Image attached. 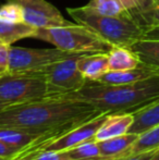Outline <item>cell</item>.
Here are the masks:
<instances>
[{
  "label": "cell",
  "instance_id": "7a4b0ae2",
  "mask_svg": "<svg viewBox=\"0 0 159 160\" xmlns=\"http://www.w3.org/2000/svg\"><path fill=\"white\" fill-rule=\"evenodd\" d=\"M64 96L88 102L106 113L133 112L159 99V76L119 85L87 81L80 91Z\"/></svg>",
  "mask_w": 159,
  "mask_h": 160
},
{
  "label": "cell",
  "instance_id": "1f68e13d",
  "mask_svg": "<svg viewBox=\"0 0 159 160\" xmlns=\"http://www.w3.org/2000/svg\"><path fill=\"white\" fill-rule=\"evenodd\" d=\"M10 1H14V0H10Z\"/></svg>",
  "mask_w": 159,
  "mask_h": 160
},
{
  "label": "cell",
  "instance_id": "5b68a950",
  "mask_svg": "<svg viewBox=\"0 0 159 160\" xmlns=\"http://www.w3.org/2000/svg\"><path fill=\"white\" fill-rule=\"evenodd\" d=\"M50 96L42 73H8L0 78V101L17 106Z\"/></svg>",
  "mask_w": 159,
  "mask_h": 160
},
{
  "label": "cell",
  "instance_id": "3957f363",
  "mask_svg": "<svg viewBox=\"0 0 159 160\" xmlns=\"http://www.w3.org/2000/svg\"><path fill=\"white\" fill-rule=\"evenodd\" d=\"M67 10L77 24L89 28L113 47L130 48L134 42L144 38L146 32L130 13L119 17H107L97 14L85 6L68 8Z\"/></svg>",
  "mask_w": 159,
  "mask_h": 160
},
{
  "label": "cell",
  "instance_id": "d4e9b609",
  "mask_svg": "<svg viewBox=\"0 0 159 160\" xmlns=\"http://www.w3.org/2000/svg\"><path fill=\"white\" fill-rule=\"evenodd\" d=\"M122 3L124 4V7L127 8V10L130 12V14L135 11H137L140 8H142L147 0H121Z\"/></svg>",
  "mask_w": 159,
  "mask_h": 160
},
{
  "label": "cell",
  "instance_id": "8fae6325",
  "mask_svg": "<svg viewBox=\"0 0 159 160\" xmlns=\"http://www.w3.org/2000/svg\"><path fill=\"white\" fill-rule=\"evenodd\" d=\"M138 134L127 133L121 136L112 137L98 142L100 158L104 160H123L132 144L137 138Z\"/></svg>",
  "mask_w": 159,
  "mask_h": 160
},
{
  "label": "cell",
  "instance_id": "52a82bcc",
  "mask_svg": "<svg viewBox=\"0 0 159 160\" xmlns=\"http://www.w3.org/2000/svg\"><path fill=\"white\" fill-rule=\"evenodd\" d=\"M86 53H75L49 65L42 74L49 86L51 97L64 96L80 91L87 80L77 68V60Z\"/></svg>",
  "mask_w": 159,
  "mask_h": 160
},
{
  "label": "cell",
  "instance_id": "e0dca14e",
  "mask_svg": "<svg viewBox=\"0 0 159 160\" xmlns=\"http://www.w3.org/2000/svg\"><path fill=\"white\" fill-rule=\"evenodd\" d=\"M157 149H159V124L138 134L137 138L127 152L125 158Z\"/></svg>",
  "mask_w": 159,
  "mask_h": 160
},
{
  "label": "cell",
  "instance_id": "44dd1931",
  "mask_svg": "<svg viewBox=\"0 0 159 160\" xmlns=\"http://www.w3.org/2000/svg\"><path fill=\"white\" fill-rule=\"evenodd\" d=\"M71 160H93L102 159L100 158L98 142L94 138L85 142L83 144L75 146L70 149H67Z\"/></svg>",
  "mask_w": 159,
  "mask_h": 160
},
{
  "label": "cell",
  "instance_id": "d6a6232c",
  "mask_svg": "<svg viewBox=\"0 0 159 160\" xmlns=\"http://www.w3.org/2000/svg\"><path fill=\"white\" fill-rule=\"evenodd\" d=\"M0 160H4V159H0Z\"/></svg>",
  "mask_w": 159,
  "mask_h": 160
},
{
  "label": "cell",
  "instance_id": "6da1fadb",
  "mask_svg": "<svg viewBox=\"0 0 159 160\" xmlns=\"http://www.w3.org/2000/svg\"><path fill=\"white\" fill-rule=\"evenodd\" d=\"M99 113L102 112L85 101L66 96L47 97L0 111V128H17L42 135V138L27 147L31 148L56 138Z\"/></svg>",
  "mask_w": 159,
  "mask_h": 160
},
{
  "label": "cell",
  "instance_id": "484cf974",
  "mask_svg": "<svg viewBox=\"0 0 159 160\" xmlns=\"http://www.w3.org/2000/svg\"><path fill=\"white\" fill-rule=\"evenodd\" d=\"M155 152H143V154L134 155V156H130L123 160H149L153 157V155L155 154Z\"/></svg>",
  "mask_w": 159,
  "mask_h": 160
},
{
  "label": "cell",
  "instance_id": "8992f818",
  "mask_svg": "<svg viewBox=\"0 0 159 160\" xmlns=\"http://www.w3.org/2000/svg\"><path fill=\"white\" fill-rule=\"evenodd\" d=\"M75 55L59 48L34 49L9 46V73H42L49 65Z\"/></svg>",
  "mask_w": 159,
  "mask_h": 160
},
{
  "label": "cell",
  "instance_id": "cb8c5ba5",
  "mask_svg": "<svg viewBox=\"0 0 159 160\" xmlns=\"http://www.w3.org/2000/svg\"><path fill=\"white\" fill-rule=\"evenodd\" d=\"M20 152L21 150L19 148L9 146L7 144H4L3 142L0 141V159L12 160Z\"/></svg>",
  "mask_w": 159,
  "mask_h": 160
},
{
  "label": "cell",
  "instance_id": "2e32d148",
  "mask_svg": "<svg viewBox=\"0 0 159 160\" xmlns=\"http://www.w3.org/2000/svg\"><path fill=\"white\" fill-rule=\"evenodd\" d=\"M37 28L26 23H6L0 21V40L7 46H12L13 42L27 37H34Z\"/></svg>",
  "mask_w": 159,
  "mask_h": 160
},
{
  "label": "cell",
  "instance_id": "30bf717a",
  "mask_svg": "<svg viewBox=\"0 0 159 160\" xmlns=\"http://www.w3.org/2000/svg\"><path fill=\"white\" fill-rule=\"evenodd\" d=\"M133 112H117L109 113L98 131L96 132L94 139L102 142L112 137L121 136L129 133L131 125L133 124Z\"/></svg>",
  "mask_w": 159,
  "mask_h": 160
},
{
  "label": "cell",
  "instance_id": "83f0119b",
  "mask_svg": "<svg viewBox=\"0 0 159 160\" xmlns=\"http://www.w3.org/2000/svg\"><path fill=\"white\" fill-rule=\"evenodd\" d=\"M149 160H159V149L156 150L155 154L153 155V157H152Z\"/></svg>",
  "mask_w": 159,
  "mask_h": 160
},
{
  "label": "cell",
  "instance_id": "4dcf8cb0",
  "mask_svg": "<svg viewBox=\"0 0 159 160\" xmlns=\"http://www.w3.org/2000/svg\"><path fill=\"white\" fill-rule=\"evenodd\" d=\"M93 160H104V159H93Z\"/></svg>",
  "mask_w": 159,
  "mask_h": 160
},
{
  "label": "cell",
  "instance_id": "d6986e66",
  "mask_svg": "<svg viewBox=\"0 0 159 160\" xmlns=\"http://www.w3.org/2000/svg\"><path fill=\"white\" fill-rule=\"evenodd\" d=\"M131 15L145 31L159 28V0H147L142 8Z\"/></svg>",
  "mask_w": 159,
  "mask_h": 160
},
{
  "label": "cell",
  "instance_id": "9a60e30c",
  "mask_svg": "<svg viewBox=\"0 0 159 160\" xmlns=\"http://www.w3.org/2000/svg\"><path fill=\"white\" fill-rule=\"evenodd\" d=\"M40 138H42V136L36 133L17 130V128H0V141L9 146L19 148L21 152Z\"/></svg>",
  "mask_w": 159,
  "mask_h": 160
},
{
  "label": "cell",
  "instance_id": "9c48e42d",
  "mask_svg": "<svg viewBox=\"0 0 159 160\" xmlns=\"http://www.w3.org/2000/svg\"><path fill=\"white\" fill-rule=\"evenodd\" d=\"M159 76V68L141 62L138 67L125 71H108L97 82L108 85L130 84Z\"/></svg>",
  "mask_w": 159,
  "mask_h": 160
},
{
  "label": "cell",
  "instance_id": "ba28073f",
  "mask_svg": "<svg viewBox=\"0 0 159 160\" xmlns=\"http://www.w3.org/2000/svg\"><path fill=\"white\" fill-rule=\"evenodd\" d=\"M23 9L24 23L35 28H51L72 25L60 11L46 0H14Z\"/></svg>",
  "mask_w": 159,
  "mask_h": 160
},
{
  "label": "cell",
  "instance_id": "4316f807",
  "mask_svg": "<svg viewBox=\"0 0 159 160\" xmlns=\"http://www.w3.org/2000/svg\"><path fill=\"white\" fill-rule=\"evenodd\" d=\"M144 38H148V39H159V28H149L145 32Z\"/></svg>",
  "mask_w": 159,
  "mask_h": 160
},
{
  "label": "cell",
  "instance_id": "603a6c76",
  "mask_svg": "<svg viewBox=\"0 0 159 160\" xmlns=\"http://www.w3.org/2000/svg\"><path fill=\"white\" fill-rule=\"evenodd\" d=\"M9 73V46H0V78Z\"/></svg>",
  "mask_w": 159,
  "mask_h": 160
},
{
  "label": "cell",
  "instance_id": "f546056e",
  "mask_svg": "<svg viewBox=\"0 0 159 160\" xmlns=\"http://www.w3.org/2000/svg\"><path fill=\"white\" fill-rule=\"evenodd\" d=\"M1 45H4V44H3V42H1V40H0V46H1Z\"/></svg>",
  "mask_w": 159,
  "mask_h": 160
},
{
  "label": "cell",
  "instance_id": "5bb4252c",
  "mask_svg": "<svg viewBox=\"0 0 159 160\" xmlns=\"http://www.w3.org/2000/svg\"><path fill=\"white\" fill-rule=\"evenodd\" d=\"M141 64L138 57L127 47H112L108 52L109 71H125Z\"/></svg>",
  "mask_w": 159,
  "mask_h": 160
},
{
  "label": "cell",
  "instance_id": "7c38bea8",
  "mask_svg": "<svg viewBox=\"0 0 159 160\" xmlns=\"http://www.w3.org/2000/svg\"><path fill=\"white\" fill-rule=\"evenodd\" d=\"M77 68L87 81L97 82L105 73L109 71L108 53H86L77 60Z\"/></svg>",
  "mask_w": 159,
  "mask_h": 160
},
{
  "label": "cell",
  "instance_id": "4fadbf2b",
  "mask_svg": "<svg viewBox=\"0 0 159 160\" xmlns=\"http://www.w3.org/2000/svg\"><path fill=\"white\" fill-rule=\"evenodd\" d=\"M134 121L129 133L141 134L159 124V99L133 111Z\"/></svg>",
  "mask_w": 159,
  "mask_h": 160
},
{
  "label": "cell",
  "instance_id": "f1b7e54d",
  "mask_svg": "<svg viewBox=\"0 0 159 160\" xmlns=\"http://www.w3.org/2000/svg\"><path fill=\"white\" fill-rule=\"evenodd\" d=\"M8 107H11V106H9V105H7V103L2 102V101H0V111H2V110L6 109V108H8Z\"/></svg>",
  "mask_w": 159,
  "mask_h": 160
},
{
  "label": "cell",
  "instance_id": "ffe728a7",
  "mask_svg": "<svg viewBox=\"0 0 159 160\" xmlns=\"http://www.w3.org/2000/svg\"><path fill=\"white\" fill-rule=\"evenodd\" d=\"M85 7L97 14L107 17H119L130 13L121 0H89Z\"/></svg>",
  "mask_w": 159,
  "mask_h": 160
},
{
  "label": "cell",
  "instance_id": "277c9868",
  "mask_svg": "<svg viewBox=\"0 0 159 160\" xmlns=\"http://www.w3.org/2000/svg\"><path fill=\"white\" fill-rule=\"evenodd\" d=\"M33 38L73 53H108L113 47L93 30L77 23L61 28H37Z\"/></svg>",
  "mask_w": 159,
  "mask_h": 160
},
{
  "label": "cell",
  "instance_id": "ac0fdd59",
  "mask_svg": "<svg viewBox=\"0 0 159 160\" xmlns=\"http://www.w3.org/2000/svg\"><path fill=\"white\" fill-rule=\"evenodd\" d=\"M141 62L159 68V39L142 38L130 47Z\"/></svg>",
  "mask_w": 159,
  "mask_h": 160
},
{
  "label": "cell",
  "instance_id": "7402d4cb",
  "mask_svg": "<svg viewBox=\"0 0 159 160\" xmlns=\"http://www.w3.org/2000/svg\"><path fill=\"white\" fill-rule=\"evenodd\" d=\"M0 21L6 23H23L24 15L21 4L17 1H9L0 7Z\"/></svg>",
  "mask_w": 159,
  "mask_h": 160
}]
</instances>
